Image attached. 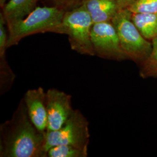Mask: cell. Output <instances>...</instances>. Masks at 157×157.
<instances>
[{
	"label": "cell",
	"mask_w": 157,
	"mask_h": 157,
	"mask_svg": "<svg viewBox=\"0 0 157 157\" xmlns=\"http://www.w3.org/2000/svg\"><path fill=\"white\" fill-rule=\"evenodd\" d=\"M93 25L89 13L82 4L65 11L62 34L68 36L72 50L82 55L95 56L91 39Z\"/></svg>",
	"instance_id": "277c9868"
},
{
	"label": "cell",
	"mask_w": 157,
	"mask_h": 157,
	"mask_svg": "<svg viewBox=\"0 0 157 157\" xmlns=\"http://www.w3.org/2000/svg\"><path fill=\"white\" fill-rule=\"evenodd\" d=\"M23 98L31 121L37 129L45 133L48 123L46 92L41 87L30 89Z\"/></svg>",
	"instance_id": "ba28073f"
},
{
	"label": "cell",
	"mask_w": 157,
	"mask_h": 157,
	"mask_svg": "<svg viewBox=\"0 0 157 157\" xmlns=\"http://www.w3.org/2000/svg\"><path fill=\"white\" fill-rule=\"evenodd\" d=\"M56 6L67 11L80 5L83 0H52Z\"/></svg>",
	"instance_id": "9a60e30c"
},
{
	"label": "cell",
	"mask_w": 157,
	"mask_h": 157,
	"mask_svg": "<svg viewBox=\"0 0 157 157\" xmlns=\"http://www.w3.org/2000/svg\"><path fill=\"white\" fill-rule=\"evenodd\" d=\"M65 12L56 6H37L28 16L8 29V48L30 35L47 32L62 34Z\"/></svg>",
	"instance_id": "7a4b0ae2"
},
{
	"label": "cell",
	"mask_w": 157,
	"mask_h": 157,
	"mask_svg": "<svg viewBox=\"0 0 157 157\" xmlns=\"http://www.w3.org/2000/svg\"><path fill=\"white\" fill-rule=\"evenodd\" d=\"M48 116L46 132L61 128L73 112L71 95L56 89L46 91Z\"/></svg>",
	"instance_id": "52a82bcc"
},
{
	"label": "cell",
	"mask_w": 157,
	"mask_h": 157,
	"mask_svg": "<svg viewBox=\"0 0 157 157\" xmlns=\"http://www.w3.org/2000/svg\"><path fill=\"white\" fill-rule=\"evenodd\" d=\"M45 135L31 121L22 98L12 118L0 125V157H47Z\"/></svg>",
	"instance_id": "6da1fadb"
},
{
	"label": "cell",
	"mask_w": 157,
	"mask_h": 157,
	"mask_svg": "<svg viewBox=\"0 0 157 157\" xmlns=\"http://www.w3.org/2000/svg\"><path fill=\"white\" fill-rule=\"evenodd\" d=\"M135 0H117L120 10L126 8L128 7Z\"/></svg>",
	"instance_id": "2e32d148"
},
{
	"label": "cell",
	"mask_w": 157,
	"mask_h": 157,
	"mask_svg": "<svg viewBox=\"0 0 157 157\" xmlns=\"http://www.w3.org/2000/svg\"><path fill=\"white\" fill-rule=\"evenodd\" d=\"M88 150L71 145L52 147L47 152V157H87Z\"/></svg>",
	"instance_id": "7c38bea8"
},
{
	"label": "cell",
	"mask_w": 157,
	"mask_h": 157,
	"mask_svg": "<svg viewBox=\"0 0 157 157\" xmlns=\"http://www.w3.org/2000/svg\"><path fill=\"white\" fill-rule=\"evenodd\" d=\"M39 0H9L2 8L7 29L25 19L37 7Z\"/></svg>",
	"instance_id": "30bf717a"
},
{
	"label": "cell",
	"mask_w": 157,
	"mask_h": 157,
	"mask_svg": "<svg viewBox=\"0 0 157 157\" xmlns=\"http://www.w3.org/2000/svg\"><path fill=\"white\" fill-rule=\"evenodd\" d=\"M132 20L141 34L152 41L157 37V13H132Z\"/></svg>",
	"instance_id": "8fae6325"
},
{
	"label": "cell",
	"mask_w": 157,
	"mask_h": 157,
	"mask_svg": "<svg viewBox=\"0 0 157 157\" xmlns=\"http://www.w3.org/2000/svg\"><path fill=\"white\" fill-rule=\"evenodd\" d=\"M89 123L78 109H74L71 117L61 128L46 132L45 149L59 145H71L88 150L90 142Z\"/></svg>",
	"instance_id": "5b68a950"
},
{
	"label": "cell",
	"mask_w": 157,
	"mask_h": 157,
	"mask_svg": "<svg viewBox=\"0 0 157 157\" xmlns=\"http://www.w3.org/2000/svg\"><path fill=\"white\" fill-rule=\"evenodd\" d=\"M9 0H0V6L1 8H2Z\"/></svg>",
	"instance_id": "e0dca14e"
},
{
	"label": "cell",
	"mask_w": 157,
	"mask_h": 157,
	"mask_svg": "<svg viewBox=\"0 0 157 157\" xmlns=\"http://www.w3.org/2000/svg\"><path fill=\"white\" fill-rule=\"evenodd\" d=\"M151 42V54L146 62L140 67V75L142 78H157V37Z\"/></svg>",
	"instance_id": "4fadbf2b"
},
{
	"label": "cell",
	"mask_w": 157,
	"mask_h": 157,
	"mask_svg": "<svg viewBox=\"0 0 157 157\" xmlns=\"http://www.w3.org/2000/svg\"><path fill=\"white\" fill-rule=\"evenodd\" d=\"M91 39L95 56L118 61L129 59L121 47L117 30L111 22L93 24Z\"/></svg>",
	"instance_id": "8992f818"
},
{
	"label": "cell",
	"mask_w": 157,
	"mask_h": 157,
	"mask_svg": "<svg viewBox=\"0 0 157 157\" xmlns=\"http://www.w3.org/2000/svg\"><path fill=\"white\" fill-rule=\"evenodd\" d=\"M81 4L89 13L93 24L111 22L120 10L117 0H83Z\"/></svg>",
	"instance_id": "9c48e42d"
},
{
	"label": "cell",
	"mask_w": 157,
	"mask_h": 157,
	"mask_svg": "<svg viewBox=\"0 0 157 157\" xmlns=\"http://www.w3.org/2000/svg\"><path fill=\"white\" fill-rule=\"evenodd\" d=\"M117 30L121 47L131 59L142 65L151 54V41L146 39L132 20V13L127 8L121 9L111 21Z\"/></svg>",
	"instance_id": "3957f363"
},
{
	"label": "cell",
	"mask_w": 157,
	"mask_h": 157,
	"mask_svg": "<svg viewBox=\"0 0 157 157\" xmlns=\"http://www.w3.org/2000/svg\"><path fill=\"white\" fill-rule=\"evenodd\" d=\"M132 13H157V0H135L126 8Z\"/></svg>",
	"instance_id": "5bb4252c"
}]
</instances>
